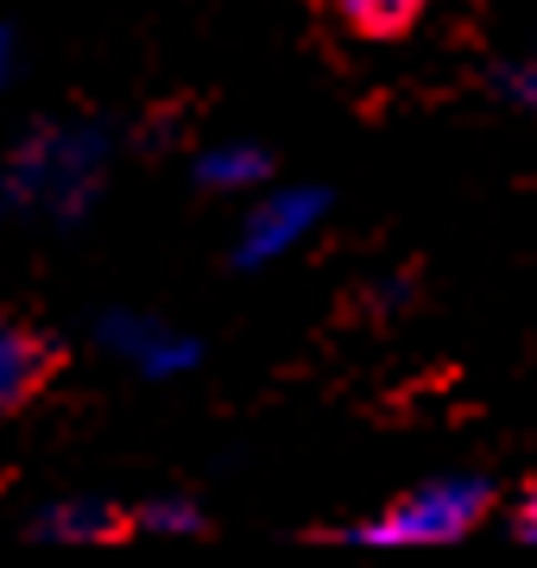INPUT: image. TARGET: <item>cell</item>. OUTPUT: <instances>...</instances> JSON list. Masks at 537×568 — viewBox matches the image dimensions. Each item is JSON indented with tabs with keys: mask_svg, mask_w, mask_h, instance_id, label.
<instances>
[{
	"mask_svg": "<svg viewBox=\"0 0 537 568\" xmlns=\"http://www.w3.org/2000/svg\"><path fill=\"white\" fill-rule=\"evenodd\" d=\"M58 373H63V347L44 328L0 310V417H13L32 398H44L58 386Z\"/></svg>",
	"mask_w": 537,
	"mask_h": 568,
	"instance_id": "1",
	"label": "cell"
},
{
	"mask_svg": "<svg viewBox=\"0 0 537 568\" xmlns=\"http://www.w3.org/2000/svg\"><path fill=\"white\" fill-rule=\"evenodd\" d=\"M475 511H480V493H475V487L424 493L412 511H398V518H386V525L361 530V537H462Z\"/></svg>",
	"mask_w": 537,
	"mask_h": 568,
	"instance_id": "2",
	"label": "cell"
},
{
	"mask_svg": "<svg viewBox=\"0 0 537 568\" xmlns=\"http://www.w3.org/2000/svg\"><path fill=\"white\" fill-rule=\"evenodd\" d=\"M424 7H430V0H330L335 26H342L348 39H367V44L405 39V32L424 20Z\"/></svg>",
	"mask_w": 537,
	"mask_h": 568,
	"instance_id": "3",
	"label": "cell"
},
{
	"mask_svg": "<svg viewBox=\"0 0 537 568\" xmlns=\"http://www.w3.org/2000/svg\"><path fill=\"white\" fill-rule=\"evenodd\" d=\"M39 537H51V544H121V537H133V518L114 506H58L51 518L39 525Z\"/></svg>",
	"mask_w": 537,
	"mask_h": 568,
	"instance_id": "4",
	"label": "cell"
},
{
	"mask_svg": "<svg viewBox=\"0 0 537 568\" xmlns=\"http://www.w3.org/2000/svg\"><path fill=\"white\" fill-rule=\"evenodd\" d=\"M518 537H525V544H537V493L518 506Z\"/></svg>",
	"mask_w": 537,
	"mask_h": 568,
	"instance_id": "5",
	"label": "cell"
}]
</instances>
